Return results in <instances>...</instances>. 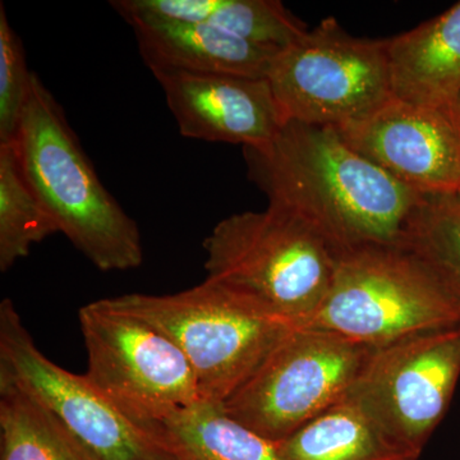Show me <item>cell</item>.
Listing matches in <instances>:
<instances>
[{"instance_id": "30bf717a", "label": "cell", "mask_w": 460, "mask_h": 460, "mask_svg": "<svg viewBox=\"0 0 460 460\" xmlns=\"http://www.w3.org/2000/svg\"><path fill=\"white\" fill-rule=\"evenodd\" d=\"M460 378V323L375 347L347 398L422 454Z\"/></svg>"}, {"instance_id": "8fae6325", "label": "cell", "mask_w": 460, "mask_h": 460, "mask_svg": "<svg viewBox=\"0 0 460 460\" xmlns=\"http://www.w3.org/2000/svg\"><path fill=\"white\" fill-rule=\"evenodd\" d=\"M345 141L420 195L460 190V135L447 111L393 96L358 122L337 128Z\"/></svg>"}, {"instance_id": "7402d4cb", "label": "cell", "mask_w": 460, "mask_h": 460, "mask_svg": "<svg viewBox=\"0 0 460 460\" xmlns=\"http://www.w3.org/2000/svg\"><path fill=\"white\" fill-rule=\"evenodd\" d=\"M449 113L452 115L453 122L456 124V129H458L460 135V95L456 98V102H453L452 107L449 109Z\"/></svg>"}, {"instance_id": "7c38bea8", "label": "cell", "mask_w": 460, "mask_h": 460, "mask_svg": "<svg viewBox=\"0 0 460 460\" xmlns=\"http://www.w3.org/2000/svg\"><path fill=\"white\" fill-rule=\"evenodd\" d=\"M153 75L183 137L260 147L283 127L266 78L171 71Z\"/></svg>"}, {"instance_id": "8992f818", "label": "cell", "mask_w": 460, "mask_h": 460, "mask_svg": "<svg viewBox=\"0 0 460 460\" xmlns=\"http://www.w3.org/2000/svg\"><path fill=\"white\" fill-rule=\"evenodd\" d=\"M89 378L128 419L163 425L201 401L189 359L171 338L105 298L78 311Z\"/></svg>"}, {"instance_id": "52a82bcc", "label": "cell", "mask_w": 460, "mask_h": 460, "mask_svg": "<svg viewBox=\"0 0 460 460\" xmlns=\"http://www.w3.org/2000/svg\"><path fill=\"white\" fill-rule=\"evenodd\" d=\"M266 80L284 123L343 128L393 98L386 40L354 38L334 18L278 51Z\"/></svg>"}, {"instance_id": "277c9868", "label": "cell", "mask_w": 460, "mask_h": 460, "mask_svg": "<svg viewBox=\"0 0 460 460\" xmlns=\"http://www.w3.org/2000/svg\"><path fill=\"white\" fill-rule=\"evenodd\" d=\"M460 323V305L405 244L344 251L319 307L295 328L320 330L380 347Z\"/></svg>"}, {"instance_id": "4fadbf2b", "label": "cell", "mask_w": 460, "mask_h": 460, "mask_svg": "<svg viewBox=\"0 0 460 460\" xmlns=\"http://www.w3.org/2000/svg\"><path fill=\"white\" fill-rule=\"evenodd\" d=\"M151 72L266 78L277 49L260 47L210 25L129 21Z\"/></svg>"}, {"instance_id": "ba28073f", "label": "cell", "mask_w": 460, "mask_h": 460, "mask_svg": "<svg viewBox=\"0 0 460 460\" xmlns=\"http://www.w3.org/2000/svg\"><path fill=\"white\" fill-rule=\"evenodd\" d=\"M374 348L332 332L293 328L224 410L279 443L347 398Z\"/></svg>"}, {"instance_id": "d6986e66", "label": "cell", "mask_w": 460, "mask_h": 460, "mask_svg": "<svg viewBox=\"0 0 460 460\" xmlns=\"http://www.w3.org/2000/svg\"><path fill=\"white\" fill-rule=\"evenodd\" d=\"M402 244L423 260L460 305V201L425 195L411 214Z\"/></svg>"}, {"instance_id": "e0dca14e", "label": "cell", "mask_w": 460, "mask_h": 460, "mask_svg": "<svg viewBox=\"0 0 460 460\" xmlns=\"http://www.w3.org/2000/svg\"><path fill=\"white\" fill-rule=\"evenodd\" d=\"M0 460H100L35 396L0 383Z\"/></svg>"}, {"instance_id": "5bb4252c", "label": "cell", "mask_w": 460, "mask_h": 460, "mask_svg": "<svg viewBox=\"0 0 460 460\" xmlns=\"http://www.w3.org/2000/svg\"><path fill=\"white\" fill-rule=\"evenodd\" d=\"M394 98L449 111L460 95V2L386 40Z\"/></svg>"}, {"instance_id": "ac0fdd59", "label": "cell", "mask_w": 460, "mask_h": 460, "mask_svg": "<svg viewBox=\"0 0 460 460\" xmlns=\"http://www.w3.org/2000/svg\"><path fill=\"white\" fill-rule=\"evenodd\" d=\"M58 228L21 171L13 145H0V271L29 256Z\"/></svg>"}, {"instance_id": "603a6c76", "label": "cell", "mask_w": 460, "mask_h": 460, "mask_svg": "<svg viewBox=\"0 0 460 460\" xmlns=\"http://www.w3.org/2000/svg\"><path fill=\"white\" fill-rule=\"evenodd\" d=\"M456 198H458V199H459V201H460V190H459V192H458V193H456Z\"/></svg>"}, {"instance_id": "6da1fadb", "label": "cell", "mask_w": 460, "mask_h": 460, "mask_svg": "<svg viewBox=\"0 0 460 460\" xmlns=\"http://www.w3.org/2000/svg\"><path fill=\"white\" fill-rule=\"evenodd\" d=\"M250 180L341 251L402 244L423 196L356 150L337 128L286 122L269 144L243 147Z\"/></svg>"}, {"instance_id": "7a4b0ae2", "label": "cell", "mask_w": 460, "mask_h": 460, "mask_svg": "<svg viewBox=\"0 0 460 460\" xmlns=\"http://www.w3.org/2000/svg\"><path fill=\"white\" fill-rule=\"evenodd\" d=\"M12 145L58 232L96 269L127 271L141 266L137 224L105 189L59 102L36 74Z\"/></svg>"}, {"instance_id": "3957f363", "label": "cell", "mask_w": 460, "mask_h": 460, "mask_svg": "<svg viewBox=\"0 0 460 460\" xmlns=\"http://www.w3.org/2000/svg\"><path fill=\"white\" fill-rule=\"evenodd\" d=\"M206 279L298 325L319 307L344 251L286 208L230 215L202 243Z\"/></svg>"}, {"instance_id": "44dd1931", "label": "cell", "mask_w": 460, "mask_h": 460, "mask_svg": "<svg viewBox=\"0 0 460 460\" xmlns=\"http://www.w3.org/2000/svg\"><path fill=\"white\" fill-rule=\"evenodd\" d=\"M33 72L27 68L25 50L0 3V145L16 141L30 95Z\"/></svg>"}, {"instance_id": "ffe728a7", "label": "cell", "mask_w": 460, "mask_h": 460, "mask_svg": "<svg viewBox=\"0 0 460 460\" xmlns=\"http://www.w3.org/2000/svg\"><path fill=\"white\" fill-rule=\"evenodd\" d=\"M205 25L277 50L307 31V27L277 0H217Z\"/></svg>"}, {"instance_id": "9a60e30c", "label": "cell", "mask_w": 460, "mask_h": 460, "mask_svg": "<svg viewBox=\"0 0 460 460\" xmlns=\"http://www.w3.org/2000/svg\"><path fill=\"white\" fill-rule=\"evenodd\" d=\"M278 444L281 460H419L420 456L348 398Z\"/></svg>"}, {"instance_id": "9c48e42d", "label": "cell", "mask_w": 460, "mask_h": 460, "mask_svg": "<svg viewBox=\"0 0 460 460\" xmlns=\"http://www.w3.org/2000/svg\"><path fill=\"white\" fill-rule=\"evenodd\" d=\"M0 383L35 396L100 460H177L164 432L138 425L84 375L50 361L9 298L0 302Z\"/></svg>"}, {"instance_id": "5b68a950", "label": "cell", "mask_w": 460, "mask_h": 460, "mask_svg": "<svg viewBox=\"0 0 460 460\" xmlns=\"http://www.w3.org/2000/svg\"><path fill=\"white\" fill-rule=\"evenodd\" d=\"M171 338L189 359L201 401L226 402L295 325L220 284L111 298Z\"/></svg>"}, {"instance_id": "2e32d148", "label": "cell", "mask_w": 460, "mask_h": 460, "mask_svg": "<svg viewBox=\"0 0 460 460\" xmlns=\"http://www.w3.org/2000/svg\"><path fill=\"white\" fill-rule=\"evenodd\" d=\"M163 431L177 460H281L279 444L230 417L222 402L199 401Z\"/></svg>"}]
</instances>
